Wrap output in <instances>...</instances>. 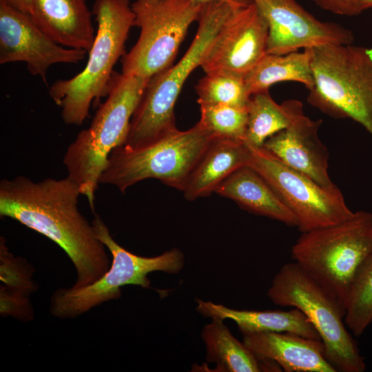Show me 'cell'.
Listing matches in <instances>:
<instances>
[{"label":"cell","mask_w":372,"mask_h":372,"mask_svg":"<svg viewBox=\"0 0 372 372\" xmlns=\"http://www.w3.org/2000/svg\"><path fill=\"white\" fill-rule=\"evenodd\" d=\"M247 146L248 165L262 176L293 213L301 232L335 225L353 215L336 185L324 187L287 166L263 147Z\"/></svg>","instance_id":"cell-11"},{"label":"cell","mask_w":372,"mask_h":372,"mask_svg":"<svg viewBox=\"0 0 372 372\" xmlns=\"http://www.w3.org/2000/svg\"><path fill=\"white\" fill-rule=\"evenodd\" d=\"M148 79L114 72L105 101L96 110L89 127L81 131L63 156L68 176L76 182L94 213L95 192L108 157L127 140L132 117Z\"/></svg>","instance_id":"cell-3"},{"label":"cell","mask_w":372,"mask_h":372,"mask_svg":"<svg viewBox=\"0 0 372 372\" xmlns=\"http://www.w3.org/2000/svg\"><path fill=\"white\" fill-rule=\"evenodd\" d=\"M24 13L30 14L32 0H0Z\"/></svg>","instance_id":"cell-29"},{"label":"cell","mask_w":372,"mask_h":372,"mask_svg":"<svg viewBox=\"0 0 372 372\" xmlns=\"http://www.w3.org/2000/svg\"><path fill=\"white\" fill-rule=\"evenodd\" d=\"M92 14L97 28L85 67L70 79L56 80L49 89L66 125H82L92 104L97 106L107 96L114 67L125 54V43L134 26L130 0H96Z\"/></svg>","instance_id":"cell-2"},{"label":"cell","mask_w":372,"mask_h":372,"mask_svg":"<svg viewBox=\"0 0 372 372\" xmlns=\"http://www.w3.org/2000/svg\"><path fill=\"white\" fill-rule=\"evenodd\" d=\"M195 88L199 105L247 107L251 97L246 87L245 75L229 71L206 73Z\"/></svg>","instance_id":"cell-25"},{"label":"cell","mask_w":372,"mask_h":372,"mask_svg":"<svg viewBox=\"0 0 372 372\" xmlns=\"http://www.w3.org/2000/svg\"><path fill=\"white\" fill-rule=\"evenodd\" d=\"M92 225L96 236L111 253L112 263L100 278L87 286L56 290L50 300V313L55 317L76 318L104 302L118 299L121 288L125 285L149 287L147 275L151 272L174 274L184 266V254L178 248L155 257L139 256L127 251L112 238L99 215L94 214Z\"/></svg>","instance_id":"cell-9"},{"label":"cell","mask_w":372,"mask_h":372,"mask_svg":"<svg viewBox=\"0 0 372 372\" xmlns=\"http://www.w3.org/2000/svg\"><path fill=\"white\" fill-rule=\"evenodd\" d=\"M214 193L232 200L251 213L298 227L293 213L262 176L248 165L231 174Z\"/></svg>","instance_id":"cell-18"},{"label":"cell","mask_w":372,"mask_h":372,"mask_svg":"<svg viewBox=\"0 0 372 372\" xmlns=\"http://www.w3.org/2000/svg\"><path fill=\"white\" fill-rule=\"evenodd\" d=\"M201 331L206 360L216 364L218 371L258 372L259 360L243 342L238 340L223 322L213 318Z\"/></svg>","instance_id":"cell-24"},{"label":"cell","mask_w":372,"mask_h":372,"mask_svg":"<svg viewBox=\"0 0 372 372\" xmlns=\"http://www.w3.org/2000/svg\"><path fill=\"white\" fill-rule=\"evenodd\" d=\"M269 26L250 0L234 8L211 42L200 67L205 73L229 71L245 75L267 54Z\"/></svg>","instance_id":"cell-13"},{"label":"cell","mask_w":372,"mask_h":372,"mask_svg":"<svg viewBox=\"0 0 372 372\" xmlns=\"http://www.w3.org/2000/svg\"><path fill=\"white\" fill-rule=\"evenodd\" d=\"M196 302V310L199 313L211 318L230 319L236 323L243 335L260 332H289L321 340L313 325L297 308L292 307L289 311L238 310L210 301L197 299Z\"/></svg>","instance_id":"cell-19"},{"label":"cell","mask_w":372,"mask_h":372,"mask_svg":"<svg viewBox=\"0 0 372 372\" xmlns=\"http://www.w3.org/2000/svg\"><path fill=\"white\" fill-rule=\"evenodd\" d=\"M87 51L64 47L50 38L30 15L0 1V63L25 62L29 72L48 85V71L54 64H76Z\"/></svg>","instance_id":"cell-12"},{"label":"cell","mask_w":372,"mask_h":372,"mask_svg":"<svg viewBox=\"0 0 372 372\" xmlns=\"http://www.w3.org/2000/svg\"><path fill=\"white\" fill-rule=\"evenodd\" d=\"M344 322L356 337L372 324V247L355 275L346 305Z\"/></svg>","instance_id":"cell-26"},{"label":"cell","mask_w":372,"mask_h":372,"mask_svg":"<svg viewBox=\"0 0 372 372\" xmlns=\"http://www.w3.org/2000/svg\"><path fill=\"white\" fill-rule=\"evenodd\" d=\"M198 123L214 138L245 142L248 112L247 107L227 105H200Z\"/></svg>","instance_id":"cell-27"},{"label":"cell","mask_w":372,"mask_h":372,"mask_svg":"<svg viewBox=\"0 0 372 372\" xmlns=\"http://www.w3.org/2000/svg\"><path fill=\"white\" fill-rule=\"evenodd\" d=\"M248 121L245 143L262 147L266 140L285 129L304 114L303 104L296 99L278 104L269 90L251 96L247 106Z\"/></svg>","instance_id":"cell-21"},{"label":"cell","mask_w":372,"mask_h":372,"mask_svg":"<svg viewBox=\"0 0 372 372\" xmlns=\"http://www.w3.org/2000/svg\"><path fill=\"white\" fill-rule=\"evenodd\" d=\"M1 313L12 316L23 320L33 317L29 295L36 289L32 280L31 266L19 257H14L6 245L4 238L0 240Z\"/></svg>","instance_id":"cell-23"},{"label":"cell","mask_w":372,"mask_h":372,"mask_svg":"<svg viewBox=\"0 0 372 372\" xmlns=\"http://www.w3.org/2000/svg\"><path fill=\"white\" fill-rule=\"evenodd\" d=\"M79 184L67 176L34 182L23 176L0 181V216L50 238L67 254L77 273L74 287L87 286L110 268L105 245L79 211Z\"/></svg>","instance_id":"cell-1"},{"label":"cell","mask_w":372,"mask_h":372,"mask_svg":"<svg viewBox=\"0 0 372 372\" xmlns=\"http://www.w3.org/2000/svg\"><path fill=\"white\" fill-rule=\"evenodd\" d=\"M242 342L258 360H273L286 372H336L319 340L289 332H260L243 335Z\"/></svg>","instance_id":"cell-16"},{"label":"cell","mask_w":372,"mask_h":372,"mask_svg":"<svg viewBox=\"0 0 372 372\" xmlns=\"http://www.w3.org/2000/svg\"><path fill=\"white\" fill-rule=\"evenodd\" d=\"M322 9L332 13L354 16L360 13L358 7V0H311Z\"/></svg>","instance_id":"cell-28"},{"label":"cell","mask_w":372,"mask_h":372,"mask_svg":"<svg viewBox=\"0 0 372 372\" xmlns=\"http://www.w3.org/2000/svg\"><path fill=\"white\" fill-rule=\"evenodd\" d=\"M267 296L275 304L300 310L315 327L324 355L336 372H364L366 364L344 322L345 309L296 262L283 265Z\"/></svg>","instance_id":"cell-7"},{"label":"cell","mask_w":372,"mask_h":372,"mask_svg":"<svg viewBox=\"0 0 372 372\" xmlns=\"http://www.w3.org/2000/svg\"><path fill=\"white\" fill-rule=\"evenodd\" d=\"M358 7L360 13L364 10L372 8V0H358Z\"/></svg>","instance_id":"cell-31"},{"label":"cell","mask_w":372,"mask_h":372,"mask_svg":"<svg viewBox=\"0 0 372 372\" xmlns=\"http://www.w3.org/2000/svg\"><path fill=\"white\" fill-rule=\"evenodd\" d=\"M202 4L191 0H136L134 25L140 28L135 45L121 58L122 74L150 79L167 69Z\"/></svg>","instance_id":"cell-10"},{"label":"cell","mask_w":372,"mask_h":372,"mask_svg":"<svg viewBox=\"0 0 372 372\" xmlns=\"http://www.w3.org/2000/svg\"><path fill=\"white\" fill-rule=\"evenodd\" d=\"M245 81L250 96L282 81L299 82L310 90L314 85L310 52L304 49L302 52L266 54L245 75Z\"/></svg>","instance_id":"cell-22"},{"label":"cell","mask_w":372,"mask_h":372,"mask_svg":"<svg viewBox=\"0 0 372 372\" xmlns=\"http://www.w3.org/2000/svg\"><path fill=\"white\" fill-rule=\"evenodd\" d=\"M215 138L198 122L178 129L142 147H116L110 154L99 183L110 184L121 192L147 178H156L183 192L189 176Z\"/></svg>","instance_id":"cell-8"},{"label":"cell","mask_w":372,"mask_h":372,"mask_svg":"<svg viewBox=\"0 0 372 372\" xmlns=\"http://www.w3.org/2000/svg\"><path fill=\"white\" fill-rule=\"evenodd\" d=\"M249 160V149L245 142L215 138L191 172L183 192L185 198L192 201L210 196Z\"/></svg>","instance_id":"cell-20"},{"label":"cell","mask_w":372,"mask_h":372,"mask_svg":"<svg viewBox=\"0 0 372 372\" xmlns=\"http://www.w3.org/2000/svg\"><path fill=\"white\" fill-rule=\"evenodd\" d=\"M322 123V119L313 120L304 114L268 138L262 147L287 166L324 187H332L335 185L328 172L329 153L318 136Z\"/></svg>","instance_id":"cell-15"},{"label":"cell","mask_w":372,"mask_h":372,"mask_svg":"<svg viewBox=\"0 0 372 372\" xmlns=\"http://www.w3.org/2000/svg\"><path fill=\"white\" fill-rule=\"evenodd\" d=\"M267 21V54H285L326 44H352L351 30L318 20L295 0H251Z\"/></svg>","instance_id":"cell-14"},{"label":"cell","mask_w":372,"mask_h":372,"mask_svg":"<svg viewBox=\"0 0 372 372\" xmlns=\"http://www.w3.org/2000/svg\"><path fill=\"white\" fill-rule=\"evenodd\" d=\"M307 49L314 80L307 101L335 118L353 120L372 137V48L326 44Z\"/></svg>","instance_id":"cell-5"},{"label":"cell","mask_w":372,"mask_h":372,"mask_svg":"<svg viewBox=\"0 0 372 372\" xmlns=\"http://www.w3.org/2000/svg\"><path fill=\"white\" fill-rule=\"evenodd\" d=\"M191 1L197 3H200V4H204V3L212 2V1H223V2H226L232 5H237L242 3L245 0H191Z\"/></svg>","instance_id":"cell-30"},{"label":"cell","mask_w":372,"mask_h":372,"mask_svg":"<svg viewBox=\"0 0 372 372\" xmlns=\"http://www.w3.org/2000/svg\"><path fill=\"white\" fill-rule=\"evenodd\" d=\"M86 0H32L35 25L57 43L90 51L95 37Z\"/></svg>","instance_id":"cell-17"},{"label":"cell","mask_w":372,"mask_h":372,"mask_svg":"<svg viewBox=\"0 0 372 372\" xmlns=\"http://www.w3.org/2000/svg\"><path fill=\"white\" fill-rule=\"evenodd\" d=\"M241 3L212 1L202 4L197 32L185 54L174 65L149 80L132 117L125 147H142L177 129L174 107L184 83L191 73L201 65L223 22Z\"/></svg>","instance_id":"cell-4"},{"label":"cell","mask_w":372,"mask_h":372,"mask_svg":"<svg viewBox=\"0 0 372 372\" xmlns=\"http://www.w3.org/2000/svg\"><path fill=\"white\" fill-rule=\"evenodd\" d=\"M371 247L372 213L358 211L335 225L302 232L291 252L294 262L346 311L355 275Z\"/></svg>","instance_id":"cell-6"}]
</instances>
